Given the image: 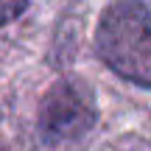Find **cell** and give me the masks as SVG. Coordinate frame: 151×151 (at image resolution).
Here are the masks:
<instances>
[{
    "instance_id": "obj_1",
    "label": "cell",
    "mask_w": 151,
    "mask_h": 151,
    "mask_svg": "<svg viewBox=\"0 0 151 151\" xmlns=\"http://www.w3.org/2000/svg\"><path fill=\"white\" fill-rule=\"evenodd\" d=\"M95 48L118 76L151 87V0H118L104 11Z\"/></svg>"
},
{
    "instance_id": "obj_2",
    "label": "cell",
    "mask_w": 151,
    "mask_h": 151,
    "mask_svg": "<svg viewBox=\"0 0 151 151\" xmlns=\"http://www.w3.org/2000/svg\"><path fill=\"white\" fill-rule=\"evenodd\" d=\"M98 109L84 81H56L39 104V132L48 143H70L95 126Z\"/></svg>"
},
{
    "instance_id": "obj_3",
    "label": "cell",
    "mask_w": 151,
    "mask_h": 151,
    "mask_svg": "<svg viewBox=\"0 0 151 151\" xmlns=\"http://www.w3.org/2000/svg\"><path fill=\"white\" fill-rule=\"evenodd\" d=\"M25 6H28V0H0V25L17 20L25 11Z\"/></svg>"
}]
</instances>
